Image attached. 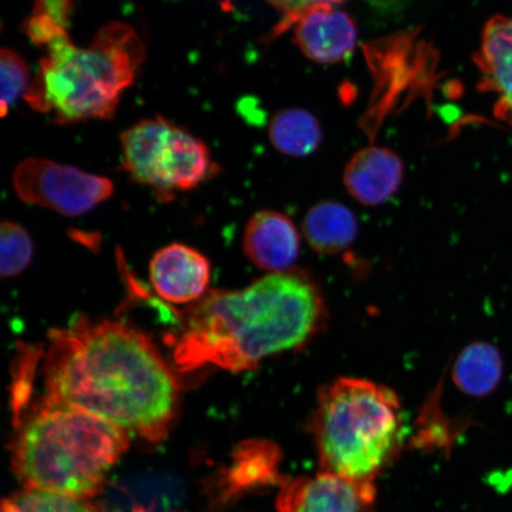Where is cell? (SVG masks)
Returning <instances> with one entry per match:
<instances>
[{"label":"cell","instance_id":"obj_10","mask_svg":"<svg viewBox=\"0 0 512 512\" xmlns=\"http://www.w3.org/2000/svg\"><path fill=\"white\" fill-rule=\"evenodd\" d=\"M210 278L206 256L182 243L159 249L150 262L153 290L166 303L195 304L208 293Z\"/></svg>","mask_w":512,"mask_h":512},{"label":"cell","instance_id":"obj_18","mask_svg":"<svg viewBox=\"0 0 512 512\" xmlns=\"http://www.w3.org/2000/svg\"><path fill=\"white\" fill-rule=\"evenodd\" d=\"M2 512H98L89 499L23 489L4 499Z\"/></svg>","mask_w":512,"mask_h":512},{"label":"cell","instance_id":"obj_20","mask_svg":"<svg viewBox=\"0 0 512 512\" xmlns=\"http://www.w3.org/2000/svg\"><path fill=\"white\" fill-rule=\"evenodd\" d=\"M0 78H2V101L0 111L6 117L19 96L30 87V72L27 62L15 50L3 48L0 54Z\"/></svg>","mask_w":512,"mask_h":512},{"label":"cell","instance_id":"obj_16","mask_svg":"<svg viewBox=\"0 0 512 512\" xmlns=\"http://www.w3.org/2000/svg\"><path fill=\"white\" fill-rule=\"evenodd\" d=\"M502 376V356L488 342L467 345L452 368V380L456 387L473 398H484L494 392Z\"/></svg>","mask_w":512,"mask_h":512},{"label":"cell","instance_id":"obj_5","mask_svg":"<svg viewBox=\"0 0 512 512\" xmlns=\"http://www.w3.org/2000/svg\"><path fill=\"white\" fill-rule=\"evenodd\" d=\"M307 427L320 470L363 483H374L395 462L408 437L394 390L356 377H341L319 390Z\"/></svg>","mask_w":512,"mask_h":512},{"label":"cell","instance_id":"obj_6","mask_svg":"<svg viewBox=\"0 0 512 512\" xmlns=\"http://www.w3.org/2000/svg\"><path fill=\"white\" fill-rule=\"evenodd\" d=\"M121 150L127 174L162 200L198 187L219 171L202 140L163 117L128 128L121 134Z\"/></svg>","mask_w":512,"mask_h":512},{"label":"cell","instance_id":"obj_3","mask_svg":"<svg viewBox=\"0 0 512 512\" xmlns=\"http://www.w3.org/2000/svg\"><path fill=\"white\" fill-rule=\"evenodd\" d=\"M11 464L25 489L89 499L130 447V434L46 398L15 416Z\"/></svg>","mask_w":512,"mask_h":512},{"label":"cell","instance_id":"obj_22","mask_svg":"<svg viewBox=\"0 0 512 512\" xmlns=\"http://www.w3.org/2000/svg\"><path fill=\"white\" fill-rule=\"evenodd\" d=\"M267 2L272 4L281 14H284L283 23L279 25L278 29H275V32L280 34V32L293 27L296 19L313 6L322 4L338 5L344 0H267Z\"/></svg>","mask_w":512,"mask_h":512},{"label":"cell","instance_id":"obj_2","mask_svg":"<svg viewBox=\"0 0 512 512\" xmlns=\"http://www.w3.org/2000/svg\"><path fill=\"white\" fill-rule=\"evenodd\" d=\"M322 292L302 271L271 273L238 291L211 290L182 312L166 336L181 373L215 366L239 374L297 350L325 323Z\"/></svg>","mask_w":512,"mask_h":512},{"label":"cell","instance_id":"obj_12","mask_svg":"<svg viewBox=\"0 0 512 512\" xmlns=\"http://www.w3.org/2000/svg\"><path fill=\"white\" fill-rule=\"evenodd\" d=\"M405 168L387 147L369 146L355 153L345 166L343 182L351 197L364 206H380L401 187Z\"/></svg>","mask_w":512,"mask_h":512},{"label":"cell","instance_id":"obj_15","mask_svg":"<svg viewBox=\"0 0 512 512\" xmlns=\"http://www.w3.org/2000/svg\"><path fill=\"white\" fill-rule=\"evenodd\" d=\"M303 232L313 251L338 254L355 241L358 224L348 207L338 202L324 201L307 211Z\"/></svg>","mask_w":512,"mask_h":512},{"label":"cell","instance_id":"obj_19","mask_svg":"<svg viewBox=\"0 0 512 512\" xmlns=\"http://www.w3.org/2000/svg\"><path fill=\"white\" fill-rule=\"evenodd\" d=\"M34 241L27 229L12 221L2 223L0 234V273L3 278H15L30 266L34 258Z\"/></svg>","mask_w":512,"mask_h":512},{"label":"cell","instance_id":"obj_7","mask_svg":"<svg viewBox=\"0 0 512 512\" xmlns=\"http://www.w3.org/2000/svg\"><path fill=\"white\" fill-rule=\"evenodd\" d=\"M12 185L19 200L68 217L89 213L114 191L110 178L43 158H28L19 163Z\"/></svg>","mask_w":512,"mask_h":512},{"label":"cell","instance_id":"obj_13","mask_svg":"<svg viewBox=\"0 0 512 512\" xmlns=\"http://www.w3.org/2000/svg\"><path fill=\"white\" fill-rule=\"evenodd\" d=\"M475 62L480 88L497 95L495 114L512 123V17L495 16L485 24Z\"/></svg>","mask_w":512,"mask_h":512},{"label":"cell","instance_id":"obj_24","mask_svg":"<svg viewBox=\"0 0 512 512\" xmlns=\"http://www.w3.org/2000/svg\"><path fill=\"white\" fill-rule=\"evenodd\" d=\"M366 2L376 9L395 12L405 8L411 0H366Z\"/></svg>","mask_w":512,"mask_h":512},{"label":"cell","instance_id":"obj_8","mask_svg":"<svg viewBox=\"0 0 512 512\" xmlns=\"http://www.w3.org/2000/svg\"><path fill=\"white\" fill-rule=\"evenodd\" d=\"M374 483L355 482L320 471L316 476L284 478L278 512H374Z\"/></svg>","mask_w":512,"mask_h":512},{"label":"cell","instance_id":"obj_14","mask_svg":"<svg viewBox=\"0 0 512 512\" xmlns=\"http://www.w3.org/2000/svg\"><path fill=\"white\" fill-rule=\"evenodd\" d=\"M233 464L227 477L228 492L238 497L247 492L279 485L280 448L272 441L252 439L235 448Z\"/></svg>","mask_w":512,"mask_h":512},{"label":"cell","instance_id":"obj_23","mask_svg":"<svg viewBox=\"0 0 512 512\" xmlns=\"http://www.w3.org/2000/svg\"><path fill=\"white\" fill-rule=\"evenodd\" d=\"M74 6L75 0H35L32 15L48 18L68 30Z\"/></svg>","mask_w":512,"mask_h":512},{"label":"cell","instance_id":"obj_21","mask_svg":"<svg viewBox=\"0 0 512 512\" xmlns=\"http://www.w3.org/2000/svg\"><path fill=\"white\" fill-rule=\"evenodd\" d=\"M23 32L37 47L47 48L51 43L68 36V30L63 29L48 18L32 15L23 24Z\"/></svg>","mask_w":512,"mask_h":512},{"label":"cell","instance_id":"obj_4","mask_svg":"<svg viewBox=\"0 0 512 512\" xmlns=\"http://www.w3.org/2000/svg\"><path fill=\"white\" fill-rule=\"evenodd\" d=\"M144 60L142 37L125 23L105 25L86 49L68 35L47 47L24 99L56 125L111 119Z\"/></svg>","mask_w":512,"mask_h":512},{"label":"cell","instance_id":"obj_1","mask_svg":"<svg viewBox=\"0 0 512 512\" xmlns=\"http://www.w3.org/2000/svg\"><path fill=\"white\" fill-rule=\"evenodd\" d=\"M48 338L43 398L83 409L140 438L168 437L181 384L144 332L78 316Z\"/></svg>","mask_w":512,"mask_h":512},{"label":"cell","instance_id":"obj_11","mask_svg":"<svg viewBox=\"0 0 512 512\" xmlns=\"http://www.w3.org/2000/svg\"><path fill=\"white\" fill-rule=\"evenodd\" d=\"M243 251L260 270L270 274L291 271L300 251L296 224L279 211H258L247 223Z\"/></svg>","mask_w":512,"mask_h":512},{"label":"cell","instance_id":"obj_17","mask_svg":"<svg viewBox=\"0 0 512 512\" xmlns=\"http://www.w3.org/2000/svg\"><path fill=\"white\" fill-rule=\"evenodd\" d=\"M270 139L275 150L292 157H305L322 144L318 119L303 108H287L272 118Z\"/></svg>","mask_w":512,"mask_h":512},{"label":"cell","instance_id":"obj_9","mask_svg":"<svg viewBox=\"0 0 512 512\" xmlns=\"http://www.w3.org/2000/svg\"><path fill=\"white\" fill-rule=\"evenodd\" d=\"M294 41L307 59L335 64L349 59L357 44L354 19L336 5L313 6L293 23Z\"/></svg>","mask_w":512,"mask_h":512}]
</instances>
